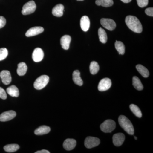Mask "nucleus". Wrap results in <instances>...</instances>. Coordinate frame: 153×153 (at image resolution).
Instances as JSON below:
<instances>
[{"instance_id": "obj_19", "label": "nucleus", "mask_w": 153, "mask_h": 153, "mask_svg": "<svg viewBox=\"0 0 153 153\" xmlns=\"http://www.w3.org/2000/svg\"><path fill=\"white\" fill-rule=\"evenodd\" d=\"M27 71V66L26 63L24 62H21L18 64L17 72V74L19 76H24L26 74Z\"/></svg>"}, {"instance_id": "obj_22", "label": "nucleus", "mask_w": 153, "mask_h": 153, "mask_svg": "<svg viewBox=\"0 0 153 153\" xmlns=\"http://www.w3.org/2000/svg\"><path fill=\"white\" fill-rule=\"evenodd\" d=\"M132 84L134 87L138 91H141L143 89V85L139 78L137 76H134L132 79Z\"/></svg>"}, {"instance_id": "obj_24", "label": "nucleus", "mask_w": 153, "mask_h": 153, "mask_svg": "<svg viewBox=\"0 0 153 153\" xmlns=\"http://www.w3.org/2000/svg\"><path fill=\"white\" fill-rule=\"evenodd\" d=\"M98 36L100 41L103 44H105L107 41V35L104 29L100 28L98 30Z\"/></svg>"}, {"instance_id": "obj_13", "label": "nucleus", "mask_w": 153, "mask_h": 153, "mask_svg": "<svg viewBox=\"0 0 153 153\" xmlns=\"http://www.w3.org/2000/svg\"><path fill=\"white\" fill-rule=\"evenodd\" d=\"M44 31V29L42 27H35L30 28L26 33L27 37H33L36 35H39L43 33Z\"/></svg>"}, {"instance_id": "obj_4", "label": "nucleus", "mask_w": 153, "mask_h": 153, "mask_svg": "<svg viewBox=\"0 0 153 153\" xmlns=\"http://www.w3.org/2000/svg\"><path fill=\"white\" fill-rule=\"evenodd\" d=\"M102 131L105 133L111 132L116 128V123L112 120H107L105 121L100 126Z\"/></svg>"}, {"instance_id": "obj_17", "label": "nucleus", "mask_w": 153, "mask_h": 153, "mask_svg": "<svg viewBox=\"0 0 153 153\" xmlns=\"http://www.w3.org/2000/svg\"><path fill=\"white\" fill-rule=\"evenodd\" d=\"M64 7L62 4H58L55 6L52 10L53 16L57 17L62 16L63 13Z\"/></svg>"}, {"instance_id": "obj_32", "label": "nucleus", "mask_w": 153, "mask_h": 153, "mask_svg": "<svg viewBox=\"0 0 153 153\" xmlns=\"http://www.w3.org/2000/svg\"><path fill=\"white\" fill-rule=\"evenodd\" d=\"M7 98V94L5 91L2 88L0 87V98L5 100Z\"/></svg>"}, {"instance_id": "obj_1", "label": "nucleus", "mask_w": 153, "mask_h": 153, "mask_svg": "<svg viewBox=\"0 0 153 153\" xmlns=\"http://www.w3.org/2000/svg\"><path fill=\"white\" fill-rule=\"evenodd\" d=\"M125 22L127 27L134 33H140L142 32V25L136 17L127 16L126 17Z\"/></svg>"}, {"instance_id": "obj_25", "label": "nucleus", "mask_w": 153, "mask_h": 153, "mask_svg": "<svg viewBox=\"0 0 153 153\" xmlns=\"http://www.w3.org/2000/svg\"><path fill=\"white\" fill-rule=\"evenodd\" d=\"M115 47L120 55H123L125 54V47L121 41H116L115 43Z\"/></svg>"}, {"instance_id": "obj_8", "label": "nucleus", "mask_w": 153, "mask_h": 153, "mask_svg": "<svg viewBox=\"0 0 153 153\" xmlns=\"http://www.w3.org/2000/svg\"><path fill=\"white\" fill-rule=\"evenodd\" d=\"M111 86V80L108 78H104L102 79L99 83L98 89L99 91H105L109 89Z\"/></svg>"}, {"instance_id": "obj_16", "label": "nucleus", "mask_w": 153, "mask_h": 153, "mask_svg": "<svg viewBox=\"0 0 153 153\" xmlns=\"http://www.w3.org/2000/svg\"><path fill=\"white\" fill-rule=\"evenodd\" d=\"M71 37L68 35H65L60 39V44L62 48L65 50H68L69 48Z\"/></svg>"}, {"instance_id": "obj_28", "label": "nucleus", "mask_w": 153, "mask_h": 153, "mask_svg": "<svg viewBox=\"0 0 153 153\" xmlns=\"http://www.w3.org/2000/svg\"><path fill=\"white\" fill-rule=\"evenodd\" d=\"M130 108L132 112L137 117L141 118L142 116V114L139 108L134 104H131L130 105Z\"/></svg>"}, {"instance_id": "obj_27", "label": "nucleus", "mask_w": 153, "mask_h": 153, "mask_svg": "<svg viewBox=\"0 0 153 153\" xmlns=\"http://www.w3.org/2000/svg\"><path fill=\"white\" fill-rule=\"evenodd\" d=\"M19 146L16 144H12L6 145L4 147V150L7 152L13 153L16 152L19 149Z\"/></svg>"}, {"instance_id": "obj_10", "label": "nucleus", "mask_w": 153, "mask_h": 153, "mask_svg": "<svg viewBox=\"0 0 153 153\" xmlns=\"http://www.w3.org/2000/svg\"><path fill=\"white\" fill-rule=\"evenodd\" d=\"M44 57L43 50L41 48H36L33 51L32 58L36 62H39L42 61Z\"/></svg>"}, {"instance_id": "obj_36", "label": "nucleus", "mask_w": 153, "mask_h": 153, "mask_svg": "<svg viewBox=\"0 0 153 153\" xmlns=\"http://www.w3.org/2000/svg\"><path fill=\"white\" fill-rule=\"evenodd\" d=\"M123 2V3H128L130 2L131 1V0H121Z\"/></svg>"}, {"instance_id": "obj_35", "label": "nucleus", "mask_w": 153, "mask_h": 153, "mask_svg": "<svg viewBox=\"0 0 153 153\" xmlns=\"http://www.w3.org/2000/svg\"><path fill=\"white\" fill-rule=\"evenodd\" d=\"M50 152L47 150L43 149L41 151H38L36 152V153H49Z\"/></svg>"}, {"instance_id": "obj_7", "label": "nucleus", "mask_w": 153, "mask_h": 153, "mask_svg": "<svg viewBox=\"0 0 153 153\" xmlns=\"http://www.w3.org/2000/svg\"><path fill=\"white\" fill-rule=\"evenodd\" d=\"M100 23L102 27L110 31H113L115 29L116 24L114 20L109 19H102Z\"/></svg>"}, {"instance_id": "obj_31", "label": "nucleus", "mask_w": 153, "mask_h": 153, "mask_svg": "<svg viewBox=\"0 0 153 153\" xmlns=\"http://www.w3.org/2000/svg\"><path fill=\"white\" fill-rule=\"evenodd\" d=\"M138 5L140 7L143 8L148 5L149 0H137Z\"/></svg>"}, {"instance_id": "obj_15", "label": "nucleus", "mask_w": 153, "mask_h": 153, "mask_svg": "<svg viewBox=\"0 0 153 153\" xmlns=\"http://www.w3.org/2000/svg\"><path fill=\"white\" fill-rule=\"evenodd\" d=\"M80 27L82 31L87 32L90 27V22L87 16H83L81 18L80 22Z\"/></svg>"}, {"instance_id": "obj_12", "label": "nucleus", "mask_w": 153, "mask_h": 153, "mask_svg": "<svg viewBox=\"0 0 153 153\" xmlns=\"http://www.w3.org/2000/svg\"><path fill=\"white\" fill-rule=\"evenodd\" d=\"M125 139V136L123 133L115 134L113 136V143L114 146H120L123 144Z\"/></svg>"}, {"instance_id": "obj_33", "label": "nucleus", "mask_w": 153, "mask_h": 153, "mask_svg": "<svg viewBox=\"0 0 153 153\" xmlns=\"http://www.w3.org/2000/svg\"><path fill=\"white\" fill-rule=\"evenodd\" d=\"M145 13L148 16H153V7H149L147 8L145 10Z\"/></svg>"}, {"instance_id": "obj_26", "label": "nucleus", "mask_w": 153, "mask_h": 153, "mask_svg": "<svg viewBox=\"0 0 153 153\" xmlns=\"http://www.w3.org/2000/svg\"><path fill=\"white\" fill-rule=\"evenodd\" d=\"M96 4L98 6H101L105 7H111L114 4L113 0H96Z\"/></svg>"}, {"instance_id": "obj_2", "label": "nucleus", "mask_w": 153, "mask_h": 153, "mask_svg": "<svg viewBox=\"0 0 153 153\" xmlns=\"http://www.w3.org/2000/svg\"><path fill=\"white\" fill-rule=\"evenodd\" d=\"M119 123L120 126L128 134L134 135V130L133 126L131 121L126 117L125 116L120 115L118 118Z\"/></svg>"}, {"instance_id": "obj_11", "label": "nucleus", "mask_w": 153, "mask_h": 153, "mask_svg": "<svg viewBox=\"0 0 153 153\" xmlns=\"http://www.w3.org/2000/svg\"><path fill=\"white\" fill-rule=\"evenodd\" d=\"M0 77L2 82L5 85H9L12 81V76L10 71L3 70L0 73Z\"/></svg>"}, {"instance_id": "obj_38", "label": "nucleus", "mask_w": 153, "mask_h": 153, "mask_svg": "<svg viewBox=\"0 0 153 153\" xmlns=\"http://www.w3.org/2000/svg\"><path fill=\"white\" fill-rule=\"evenodd\" d=\"M77 1H83V0H77Z\"/></svg>"}, {"instance_id": "obj_6", "label": "nucleus", "mask_w": 153, "mask_h": 153, "mask_svg": "<svg viewBox=\"0 0 153 153\" xmlns=\"http://www.w3.org/2000/svg\"><path fill=\"white\" fill-rule=\"evenodd\" d=\"M100 143V140L98 138L93 137H86L85 140L84 145L85 147L87 148V149H91L98 146Z\"/></svg>"}, {"instance_id": "obj_5", "label": "nucleus", "mask_w": 153, "mask_h": 153, "mask_svg": "<svg viewBox=\"0 0 153 153\" xmlns=\"http://www.w3.org/2000/svg\"><path fill=\"white\" fill-rule=\"evenodd\" d=\"M36 9V5L34 1H30L23 6L22 13L23 15H30L34 13Z\"/></svg>"}, {"instance_id": "obj_3", "label": "nucleus", "mask_w": 153, "mask_h": 153, "mask_svg": "<svg viewBox=\"0 0 153 153\" xmlns=\"http://www.w3.org/2000/svg\"><path fill=\"white\" fill-rule=\"evenodd\" d=\"M49 76L43 75L38 77L34 83V86L37 90H41L44 88L49 82Z\"/></svg>"}, {"instance_id": "obj_29", "label": "nucleus", "mask_w": 153, "mask_h": 153, "mask_svg": "<svg viewBox=\"0 0 153 153\" xmlns=\"http://www.w3.org/2000/svg\"><path fill=\"white\" fill-rule=\"evenodd\" d=\"M90 71L92 74H96L99 70L100 67L98 63L96 61H92L90 63Z\"/></svg>"}, {"instance_id": "obj_20", "label": "nucleus", "mask_w": 153, "mask_h": 153, "mask_svg": "<svg viewBox=\"0 0 153 153\" xmlns=\"http://www.w3.org/2000/svg\"><path fill=\"white\" fill-rule=\"evenodd\" d=\"M50 131V128L46 126H42L36 129L35 134L37 135H42L49 133Z\"/></svg>"}, {"instance_id": "obj_14", "label": "nucleus", "mask_w": 153, "mask_h": 153, "mask_svg": "<svg viewBox=\"0 0 153 153\" xmlns=\"http://www.w3.org/2000/svg\"><path fill=\"white\" fill-rule=\"evenodd\" d=\"M76 141L75 140L73 139H67L64 141L63 147L66 150H72L76 146Z\"/></svg>"}, {"instance_id": "obj_21", "label": "nucleus", "mask_w": 153, "mask_h": 153, "mask_svg": "<svg viewBox=\"0 0 153 153\" xmlns=\"http://www.w3.org/2000/svg\"><path fill=\"white\" fill-rule=\"evenodd\" d=\"M7 91L9 95L13 97H18L19 91L18 88L16 85H12L7 88Z\"/></svg>"}, {"instance_id": "obj_34", "label": "nucleus", "mask_w": 153, "mask_h": 153, "mask_svg": "<svg viewBox=\"0 0 153 153\" xmlns=\"http://www.w3.org/2000/svg\"><path fill=\"white\" fill-rule=\"evenodd\" d=\"M6 24V20L4 17L0 16V29L4 27Z\"/></svg>"}, {"instance_id": "obj_37", "label": "nucleus", "mask_w": 153, "mask_h": 153, "mask_svg": "<svg viewBox=\"0 0 153 153\" xmlns=\"http://www.w3.org/2000/svg\"><path fill=\"white\" fill-rule=\"evenodd\" d=\"M134 138L136 140H137V138L136 137H134Z\"/></svg>"}, {"instance_id": "obj_23", "label": "nucleus", "mask_w": 153, "mask_h": 153, "mask_svg": "<svg viewBox=\"0 0 153 153\" xmlns=\"http://www.w3.org/2000/svg\"><path fill=\"white\" fill-rule=\"evenodd\" d=\"M137 70L141 74L142 76L145 78L148 77L149 75V72L147 68L141 64H138L136 66Z\"/></svg>"}, {"instance_id": "obj_9", "label": "nucleus", "mask_w": 153, "mask_h": 153, "mask_svg": "<svg viewBox=\"0 0 153 153\" xmlns=\"http://www.w3.org/2000/svg\"><path fill=\"white\" fill-rule=\"evenodd\" d=\"M16 116V113L13 110L3 112L0 114V121L6 122L13 119Z\"/></svg>"}, {"instance_id": "obj_30", "label": "nucleus", "mask_w": 153, "mask_h": 153, "mask_svg": "<svg viewBox=\"0 0 153 153\" xmlns=\"http://www.w3.org/2000/svg\"><path fill=\"white\" fill-rule=\"evenodd\" d=\"M8 52L5 48H0V61L4 60L7 57Z\"/></svg>"}, {"instance_id": "obj_18", "label": "nucleus", "mask_w": 153, "mask_h": 153, "mask_svg": "<svg viewBox=\"0 0 153 153\" xmlns=\"http://www.w3.org/2000/svg\"><path fill=\"white\" fill-rule=\"evenodd\" d=\"M72 76L74 83L79 86H82L83 84V81L80 77V73L79 70H76L74 71L73 72Z\"/></svg>"}]
</instances>
